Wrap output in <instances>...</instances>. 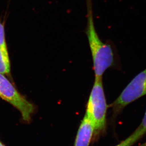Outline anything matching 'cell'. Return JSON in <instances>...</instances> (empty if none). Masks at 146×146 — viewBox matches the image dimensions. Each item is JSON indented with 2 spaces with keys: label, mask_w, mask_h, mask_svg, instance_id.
Instances as JSON below:
<instances>
[{
  "label": "cell",
  "mask_w": 146,
  "mask_h": 146,
  "mask_svg": "<svg viewBox=\"0 0 146 146\" xmlns=\"http://www.w3.org/2000/svg\"><path fill=\"white\" fill-rule=\"evenodd\" d=\"M87 25L85 33L92 58L95 79H102L107 69L115 65L116 51L112 43L104 42L99 37L94 22L92 0H85Z\"/></svg>",
  "instance_id": "cell-1"
},
{
  "label": "cell",
  "mask_w": 146,
  "mask_h": 146,
  "mask_svg": "<svg viewBox=\"0 0 146 146\" xmlns=\"http://www.w3.org/2000/svg\"><path fill=\"white\" fill-rule=\"evenodd\" d=\"M107 108L102 79H95L87 103L86 113L94 125V135L96 137L105 132Z\"/></svg>",
  "instance_id": "cell-2"
},
{
  "label": "cell",
  "mask_w": 146,
  "mask_h": 146,
  "mask_svg": "<svg viewBox=\"0 0 146 146\" xmlns=\"http://www.w3.org/2000/svg\"><path fill=\"white\" fill-rule=\"evenodd\" d=\"M0 98L19 111L22 120L29 123L35 108L17 90L5 75L0 73Z\"/></svg>",
  "instance_id": "cell-3"
},
{
  "label": "cell",
  "mask_w": 146,
  "mask_h": 146,
  "mask_svg": "<svg viewBox=\"0 0 146 146\" xmlns=\"http://www.w3.org/2000/svg\"><path fill=\"white\" fill-rule=\"evenodd\" d=\"M146 95V68L135 76L111 105L113 114L120 113L125 106Z\"/></svg>",
  "instance_id": "cell-4"
},
{
  "label": "cell",
  "mask_w": 146,
  "mask_h": 146,
  "mask_svg": "<svg viewBox=\"0 0 146 146\" xmlns=\"http://www.w3.org/2000/svg\"><path fill=\"white\" fill-rule=\"evenodd\" d=\"M94 133V125L85 113L78 131L74 146H89Z\"/></svg>",
  "instance_id": "cell-5"
},
{
  "label": "cell",
  "mask_w": 146,
  "mask_h": 146,
  "mask_svg": "<svg viewBox=\"0 0 146 146\" xmlns=\"http://www.w3.org/2000/svg\"><path fill=\"white\" fill-rule=\"evenodd\" d=\"M11 61L8 46L0 47V73L9 75L11 72Z\"/></svg>",
  "instance_id": "cell-6"
},
{
  "label": "cell",
  "mask_w": 146,
  "mask_h": 146,
  "mask_svg": "<svg viewBox=\"0 0 146 146\" xmlns=\"http://www.w3.org/2000/svg\"><path fill=\"white\" fill-rule=\"evenodd\" d=\"M146 133L139 126L130 136L115 146H132L137 141L141 139Z\"/></svg>",
  "instance_id": "cell-7"
},
{
  "label": "cell",
  "mask_w": 146,
  "mask_h": 146,
  "mask_svg": "<svg viewBox=\"0 0 146 146\" xmlns=\"http://www.w3.org/2000/svg\"><path fill=\"white\" fill-rule=\"evenodd\" d=\"M8 46L6 39L5 25L3 22L0 21V47Z\"/></svg>",
  "instance_id": "cell-8"
},
{
  "label": "cell",
  "mask_w": 146,
  "mask_h": 146,
  "mask_svg": "<svg viewBox=\"0 0 146 146\" xmlns=\"http://www.w3.org/2000/svg\"><path fill=\"white\" fill-rule=\"evenodd\" d=\"M139 126L146 133V110L143 118L142 119V122L139 125Z\"/></svg>",
  "instance_id": "cell-9"
},
{
  "label": "cell",
  "mask_w": 146,
  "mask_h": 146,
  "mask_svg": "<svg viewBox=\"0 0 146 146\" xmlns=\"http://www.w3.org/2000/svg\"><path fill=\"white\" fill-rule=\"evenodd\" d=\"M139 146H146V142L142 144H141V145H139Z\"/></svg>",
  "instance_id": "cell-10"
},
{
  "label": "cell",
  "mask_w": 146,
  "mask_h": 146,
  "mask_svg": "<svg viewBox=\"0 0 146 146\" xmlns=\"http://www.w3.org/2000/svg\"><path fill=\"white\" fill-rule=\"evenodd\" d=\"M0 146H4V145L0 141Z\"/></svg>",
  "instance_id": "cell-11"
}]
</instances>
